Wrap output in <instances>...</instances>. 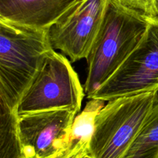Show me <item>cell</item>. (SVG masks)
I'll list each match as a JSON object with an SVG mask.
<instances>
[{
  "label": "cell",
  "instance_id": "6da1fadb",
  "mask_svg": "<svg viewBox=\"0 0 158 158\" xmlns=\"http://www.w3.org/2000/svg\"><path fill=\"white\" fill-rule=\"evenodd\" d=\"M150 17L109 0L103 20L86 60L84 91L89 99L123 64L143 38Z\"/></svg>",
  "mask_w": 158,
  "mask_h": 158
},
{
  "label": "cell",
  "instance_id": "7a4b0ae2",
  "mask_svg": "<svg viewBox=\"0 0 158 158\" xmlns=\"http://www.w3.org/2000/svg\"><path fill=\"white\" fill-rule=\"evenodd\" d=\"M49 29L0 20V99L16 109L50 50Z\"/></svg>",
  "mask_w": 158,
  "mask_h": 158
},
{
  "label": "cell",
  "instance_id": "3957f363",
  "mask_svg": "<svg viewBox=\"0 0 158 158\" xmlns=\"http://www.w3.org/2000/svg\"><path fill=\"white\" fill-rule=\"evenodd\" d=\"M158 100V90L108 101L97 115L89 158H124Z\"/></svg>",
  "mask_w": 158,
  "mask_h": 158
},
{
  "label": "cell",
  "instance_id": "277c9868",
  "mask_svg": "<svg viewBox=\"0 0 158 158\" xmlns=\"http://www.w3.org/2000/svg\"><path fill=\"white\" fill-rule=\"evenodd\" d=\"M84 89L70 61L50 50L16 108L19 116L57 109L80 112Z\"/></svg>",
  "mask_w": 158,
  "mask_h": 158
},
{
  "label": "cell",
  "instance_id": "5b68a950",
  "mask_svg": "<svg viewBox=\"0 0 158 158\" xmlns=\"http://www.w3.org/2000/svg\"><path fill=\"white\" fill-rule=\"evenodd\" d=\"M158 90V16L149 25L137 47L114 75L89 99L110 101Z\"/></svg>",
  "mask_w": 158,
  "mask_h": 158
},
{
  "label": "cell",
  "instance_id": "8992f818",
  "mask_svg": "<svg viewBox=\"0 0 158 158\" xmlns=\"http://www.w3.org/2000/svg\"><path fill=\"white\" fill-rule=\"evenodd\" d=\"M109 0H77L49 29L51 45L71 62L86 58L103 20Z\"/></svg>",
  "mask_w": 158,
  "mask_h": 158
},
{
  "label": "cell",
  "instance_id": "52a82bcc",
  "mask_svg": "<svg viewBox=\"0 0 158 158\" xmlns=\"http://www.w3.org/2000/svg\"><path fill=\"white\" fill-rule=\"evenodd\" d=\"M76 111L57 109L19 116L20 139L26 158H52L75 143L71 128Z\"/></svg>",
  "mask_w": 158,
  "mask_h": 158
},
{
  "label": "cell",
  "instance_id": "ba28073f",
  "mask_svg": "<svg viewBox=\"0 0 158 158\" xmlns=\"http://www.w3.org/2000/svg\"><path fill=\"white\" fill-rule=\"evenodd\" d=\"M77 0H0V20L49 29Z\"/></svg>",
  "mask_w": 158,
  "mask_h": 158
},
{
  "label": "cell",
  "instance_id": "9c48e42d",
  "mask_svg": "<svg viewBox=\"0 0 158 158\" xmlns=\"http://www.w3.org/2000/svg\"><path fill=\"white\" fill-rule=\"evenodd\" d=\"M16 110L0 99V158H26L22 145Z\"/></svg>",
  "mask_w": 158,
  "mask_h": 158
},
{
  "label": "cell",
  "instance_id": "30bf717a",
  "mask_svg": "<svg viewBox=\"0 0 158 158\" xmlns=\"http://www.w3.org/2000/svg\"><path fill=\"white\" fill-rule=\"evenodd\" d=\"M124 158H158V100Z\"/></svg>",
  "mask_w": 158,
  "mask_h": 158
},
{
  "label": "cell",
  "instance_id": "8fae6325",
  "mask_svg": "<svg viewBox=\"0 0 158 158\" xmlns=\"http://www.w3.org/2000/svg\"><path fill=\"white\" fill-rule=\"evenodd\" d=\"M104 101L89 99L84 109L77 115L71 128V141L77 143L80 140L90 141L94 131L97 115L103 108Z\"/></svg>",
  "mask_w": 158,
  "mask_h": 158
},
{
  "label": "cell",
  "instance_id": "7c38bea8",
  "mask_svg": "<svg viewBox=\"0 0 158 158\" xmlns=\"http://www.w3.org/2000/svg\"><path fill=\"white\" fill-rule=\"evenodd\" d=\"M130 9L153 18L158 16V0H114Z\"/></svg>",
  "mask_w": 158,
  "mask_h": 158
},
{
  "label": "cell",
  "instance_id": "4fadbf2b",
  "mask_svg": "<svg viewBox=\"0 0 158 158\" xmlns=\"http://www.w3.org/2000/svg\"><path fill=\"white\" fill-rule=\"evenodd\" d=\"M89 141L80 140L66 147L52 158H89Z\"/></svg>",
  "mask_w": 158,
  "mask_h": 158
}]
</instances>
